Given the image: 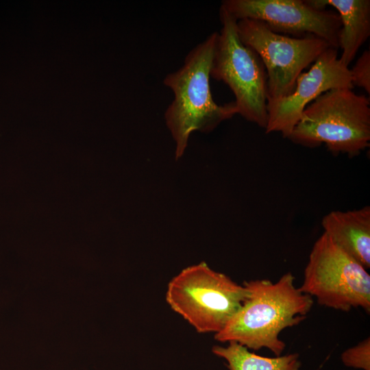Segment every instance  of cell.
Masks as SVG:
<instances>
[{"mask_svg":"<svg viewBox=\"0 0 370 370\" xmlns=\"http://www.w3.org/2000/svg\"><path fill=\"white\" fill-rule=\"evenodd\" d=\"M288 138L310 148L324 144L334 155L358 156L370 145L369 97L347 88L323 93L305 108Z\"/></svg>","mask_w":370,"mask_h":370,"instance_id":"3","label":"cell"},{"mask_svg":"<svg viewBox=\"0 0 370 370\" xmlns=\"http://www.w3.org/2000/svg\"><path fill=\"white\" fill-rule=\"evenodd\" d=\"M299 289L327 308L370 312L369 273L324 232L312 246Z\"/></svg>","mask_w":370,"mask_h":370,"instance_id":"6","label":"cell"},{"mask_svg":"<svg viewBox=\"0 0 370 370\" xmlns=\"http://www.w3.org/2000/svg\"><path fill=\"white\" fill-rule=\"evenodd\" d=\"M288 272L276 282L257 279L245 282L247 295L240 309L214 334L221 343H236L249 349H269L281 356L286 345L280 338L288 328L304 321L313 305L312 297L294 284Z\"/></svg>","mask_w":370,"mask_h":370,"instance_id":"1","label":"cell"},{"mask_svg":"<svg viewBox=\"0 0 370 370\" xmlns=\"http://www.w3.org/2000/svg\"><path fill=\"white\" fill-rule=\"evenodd\" d=\"M217 34L212 33L194 47L182 66L163 80L173 93L164 119L175 143L176 160L184 154L193 132H210L238 113L234 101L219 105L211 93L210 71Z\"/></svg>","mask_w":370,"mask_h":370,"instance_id":"2","label":"cell"},{"mask_svg":"<svg viewBox=\"0 0 370 370\" xmlns=\"http://www.w3.org/2000/svg\"><path fill=\"white\" fill-rule=\"evenodd\" d=\"M247 295L243 285L206 262L188 267L169 282L166 301L199 333L219 332Z\"/></svg>","mask_w":370,"mask_h":370,"instance_id":"4","label":"cell"},{"mask_svg":"<svg viewBox=\"0 0 370 370\" xmlns=\"http://www.w3.org/2000/svg\"><path fill=\"white\" fill-rule=\"evenodd\" d=\"M221 5L237 21L258 20L275 33L296 38L316 36L338 49L341 22L337 12L316 9L306 0H224Z\"/></svg>","mask_w":370,"mask_h":370,"instance_id":"8","label":"cell"},{"mask_svg":"<svg viewBox=\"0 0 370 370\" xmlns=\"http://www.w3.org/2000/svg\"><path fill=\"white\" fill-rule=\"evenodd\" d=\"M212 353L227 362L230 370H299L301 362L296 353L274 358L264 357L231 342L225 347L215 345Z\"/></svg>","mask_w":370,"mask_h":370,"instance_id":"12","label":"cell"},{"mask_svg":"<svg viewBox=\"0 0 370 370\" xmlns=\"http://www.w3.org/2000/svg\"><path fill=\"white\" fill-rule=\"evenodd\" d=\"M210 77L233 92L238 114L265 129L267 124V75L258 54L241 40L237 20L223 6Z\"/></svg>","mask_w":370,"mask_h":370,"instance_id":"5","label":"cell"},{"mask_svg":"<svg viewBox=\"0 0 370 370\" xmlns=\"http://www.w3.org/2000/svg\"><path fill=\"white\" fill-rule=\"evenodd\" d=\"M341 358L346 367L370 370L369 337L345 350L342 353Z\"/></svg>","mask_w":370,"mask_h":370,"instance_id":"13","label":"cell"},{"mask_svg":"<svg viewBox=\"0 0 370 370\" xmlns=\"http://www.w3.org/2000/svg\"><path fill=\"white\" fill-rule=\"evenodd\" d=\"M324 233L366 269L370 267V206L332 211L321 221Z\"/></svg>","mask_w":370,"mask_h":370,"instance_id":"10","label":"cell"},{"mask_svg":"<svg viewBox=\"0 0 370 370\" xmlns=\"http://www.w3.org/2000/svg\"><path fill=\"white\" fill-rule=\"evenodd\" d=\"M237 28L241 41L258 54L264 66L267 101L291 94L302 71L330 47L316 36L296 38L275 33L258 20H238Z\"/></svg>","mask_w":370,"mask_h":370,"instance_id":"7","label":"cell"},{"mask_svg":"<svg viewBox=\"0 0 370 370\" xmlns=\"http://www.w3.org/2000/svg\"><path fill=\"white\" fill-rule=\"evenodd\" d=\"M312 7L325 10L332 7L337 11L341 27L338 48L341 62L349 67L360 47L370 36L369 0H306Z\"/></svg>","mask_w":370,"mask_h":370,"instance_id":"11","label":"cell"},{"mask_svg":"<svg viewBox=\"0 0 370 370\" xmlns=\"http://www.w3.org/2000/svg\"><path fill=\"white\" fill-rule=\"evenodd\" d=\"M353 89L350 71L338 57V49L330 47L296 79L288 96L267 101L266 134L280 132L288 138L305 108L323 93L334 88Z\"/></svg>","mask_w":370,"mask_h":370,"instance_id":"9","label":"cell"},{"mask_svg":"<svg viewBox=\"0 0 370 370\" xmlns=\"http://www.w3.org/2000/svg\"><path fill=\"white\" fill-rule=\"evenodd\" d=\"M353 86L362 88L370 95V51H365L350 69Z\"/></svg>","mask_w":370,"mask_h":370,"instance_id":"14","label":"cell"}]
</instances>
